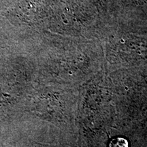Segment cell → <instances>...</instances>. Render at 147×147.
<instances>
[{"mask_svg": "<svg viewBox=\"0 0 147 147\" xmlns=\"http://www.w3.org/2000/svg\"><path fill=\"white\" fill-rule=\"evenodd\" d=\"M109 147H128V141L124 138H114L110 142Z\"/></svg>", "mask_w": 147, "mask_h": 147, "instance_id": "obj_1", "label": "cell"}]
</instances>
